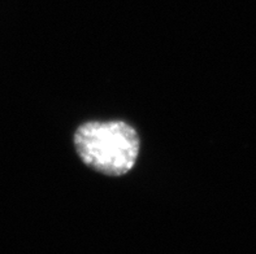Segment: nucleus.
<instances>
[{"label": "nucleus", "instance_id": "f257e3e1", "mask_svg": "<svg viewBox=\"0 0 256 254\" xmlns=\"http://www.w3.org/2000/svg\"><path fill=\"white\" fill-rule=\"evenodd\" d=\"M74 145L88 168L110 177L129 173L140 155V136L124 121L84 123L76 131Z\"/></svg>", "mask_w": 256, "mask_h": 254}]
</instances>
